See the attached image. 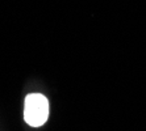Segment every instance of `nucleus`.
Returning <instances> with one entry per match:
<instances>
[{"label":"nucleus","instance_id":"f257e3e1","mask_svg":"<svg viewBox=\"0 0 146 131\" xmlns=\"http://www.w3.org/2000/svg\"><path fill=\"white\" fill-rule=\"evenodd\" d=\"M49 117V101L41 93H31L25 98L24 119L33 127H40Z\"/></svg>","mask_w":146,"mask_h":131}]
</instances>
